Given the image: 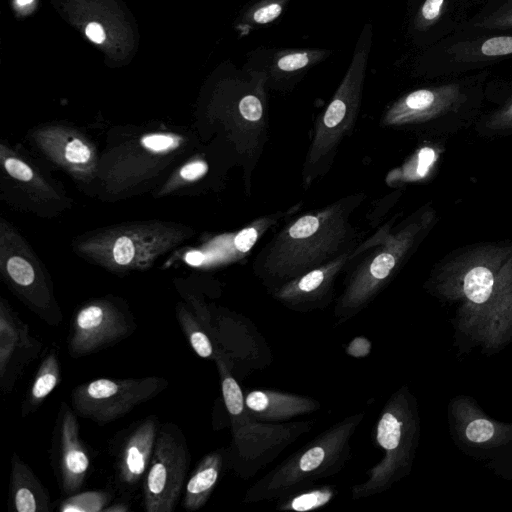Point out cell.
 I'll use <instances>...</instances> for the list:
<instances>
[{
  "label": "cell",
  "instance_id": "cell-1",
  "mask_svg": "<svg viewBox=\"0 0 512 512\" xmlns=\"http://www.w3.org/2000/svg\"><path fill=\"white\" fill-rule=\"evenodd\" d=\"M214 361L231 424L232 441L226 450V463L238 476L247 479L310 431L314 422L282 423L256 419L245 405V396L233 375L231 359L220 348H215Z\"/></svg>",
  "mask_w": 512,
  "mask_h": 512
},
{
  "label": "cell",
  "instance_id": "cell-2",
  "mask_svg": "<svg viewBox=\"0 0 512 512\" xmlns=\"http://www.w3.org/2000/svg\"><path fill=\"white\" fill-rule=\"evenodd\" d=\"M365 417V411L355 412L322 431L258 479L243 501L279 499L339 473L351 457L352 437Z\"/></svg>",
  "mask_w": 512,
  "mask_h": 512
},
{
  "label": "cell",
  "instance_id": "cell-3",
  "mask_svg": "<svg viewBox=\"0 0 512 512\" xmlns=\"http://www.w3.org/2000/svg\"><path fill=\"white\" fill-rule=\"evenodd\" d=\"M185 237L184 230L176 227L130 226L91 238L81 250L111 270L145 269Z\"/></svg>",
  "mask_w": 512,
  "mask_h": 512
},
{
  "label": "cell",
  "instance_id": "cell-4",
  "mask_svg": "<svg viewBox=\"0 0 512 512\" xmlns=\"http://www.w3.org/2000/svg\"><path fill=\"white\" fill-rule=\"evenodd\" d=\"M410 427L408 405L398 391L383 406L375 427V443L383 450V457L366 471L365 481L351 488L353 500L383 493L400 478L409 456Z\"/></svg>",
  "mask_w": 512,
  "mask_h": 512
},
{
  "label": "cell",
  "instance_id": "cell-5",
  "mask_svg": "<svg viewBox=\"0 0 512 512\" xmlns=\"http://www.w3.org/2000/svg\"><path fill=\"white\" fill-rule=\"evenodd\" d=\"M168 385L160 376L94 379L71 391V406L77 416L105 425L152 400Z\"/></svg>",
  "mask_w": 512,
  "mask_h": 512
},
{
  "label": "cell",
  "instance_id": "cell-6",
  "mask_svg": "<svg viewBox=\"0 0 512 512\" xmlns=\"http://www.w3.org/2000/svg\"><path fill=\"white\" fill-rule=\"evenodd\" d=\"M190 454L184 434L173 423L159 428L151 462L143 480L146 512H172L188 472Z\"/></svg>",
  "mask_w": 512,
  "mask_h": 512
},
{
  "label": "cell",
  "instance_id": "cell-7",
  "mask_svg": "<svg viewBox=\"0 0 512 512\" xmlns=\"http://www.w3.org/2000/svg\"><path fill=\"white\" fill-rule=\"evenodd\" d=\"M136 329L128 308L113 298H98L82 305L74 314L68 335L73 358L97 353L130 336Z\"/></svg>",
  "mask_w": 512,
  "mask_h": 512
},
{
  "label": "cell",
  "instance_id": "cell-8",
  "mask_svg": "<svg viewBox=\"0 0 512 512\" xmlns=\"http://www.w3.org/2000/svg\"><path fill=\"white\" fill-rule=\"evenodd\" d=\"M52 463L61 494L80 491L90 470V454L80 437L77 414L63 401L53 433Z\"/></svg>",
  "mask_w": 512,
  "mask_h": 512
},
{
  "label": "cell",
  "instance_id": "cell-9",
  "mask_svg": "<svg viewBox=\"0 0 512 512\" xmlns=\"http://www.w3.org/2000/svg\"><path fill=\"white\" fill-rule=\"evenodd\" d=\"M42 343L30 334L28 325L2 299L0 303V387L14 388L23 370L42 351Z\"/></svg>",
  "mask_w": 512,
  "mask_h": 512
},
{
  "label": "cell",
  "instance_id": "cell-10",
  "mask_svg": "<svg viewBox=\"0 0 512 512\" xmlns=\"http://www.w3.org/2000/svg\"><path fill=\"white\" fill-rule=\"evenodd\" d=\"M159 428L157 417L150 415L137 423L124 439L116 460L117 480L124 487H134L144 478Z\"/></svg>",
  "mask_w": 512,
  "mask_h": 512
},
{
  "label": "cell",
  "instance_id": "cell-11",
  "mask_svg": "<svg viewBox=\"0 0 512 512\" xmlns=\"http://www.w3.org/2000/svg\"><path fill=\"white\" fill-rule=\"evenodd\" d=\"M245 405L253 417L269 422L286 421L321 407L312 397L271 389L250 390L245 395Z\"/></svg>",
  "mask_w": 512,
  "mask_h": 512
},
{
  "label": "cell",
  "instance_id": "cell-12",
  "mask_svg": "<svg viewBox=\"0 0 512 512\" xmlns=\"http://www.w3.org/2000/svg\"><path fill=\"white\" fill-rule=\"evenodd\" d=\"M38 141L50 157L74 173H89L95 165L93 148L79 134L49 128L39 133Z\"/></svg>",
  "mask_w": 512,
  "mask_h": 512
},
{
  "label": "cell",
  "instance_id": "cell-13",
  "mask_svg": "<svg viewBox=\"0 0 512 512\" xmlns=\"http://www.w3.org/2000/svg\"><path fill=\"white\" fill-rule=\"evenodd\" d=\"M8 504L15 512H50L52 509L49 492L16 452L11 457Z\"/></svg>",
  "mask_w": 512,
  "mask_h": 512
},
{
  "label": "cell",
  "instance_id": "cell-14",
  "mask_svg": "<svg viewBox=\"0 0 512 512\" xmlns=\"http://www.w3.org/2000/svg\"><path fill=\"white\" fill-rule=\"evenodd\" d=\"M225 462L224 449L212 451L201 459L185 484L183 508L196 511L207 503L219 481Z\"/></svg>",
  "mask_w": 512,
  "mask_h": 512
},
{
  "label": "cell",
  "instance_id": "cell-15",
  "mask_svg": "<svg viewBox=\"0 0 512 512\" xmlns=\"http://www.w3.org/2000/svg\"><path fill=\"white\" fill-rule=\"evenodd\" d=\"M61 381L58 351L53 348L42 359L21 406V415L35 412Z\"/></svg>",
  "mask_w": 512,
  "mask_h": 512
},
{
  "label": "cell",
  "instance_id": "cell-16",
  "mask_svg": "<svg viewBox=\"0 0 512 512\" xmlns=\"http://www.w3.org/2000/svg\"><path fill=\"white\" fill-rule=\"evenodd\" d=\"M337 490L332 485L307 487L279 498L277 510L307 512L328 505L336 496Z\"/></svg>",
  "mask_w": 512,
  "mask_h": 512
},
{
  "label": "cell",
  "instance_id": "cell-17",
  "mask_svg": "<svg viewBox=\"0 0 512 512\" xmlns=\"http://www.w3.org/2000/svg\"><path fill=\"white\" fill-rule=\"evenodd\" d=\"M178 323L194 352L201 358H215V345L197 316L179 304L176 309Z\"/></svg>",
  "mask_w": 512,
  "mask_h": 512
},
{
  "label": "cell",
  "instance_id": "cell-18",
  "mask_svg": "<svg viewBox=\"0 0 512 512\" xmlns=\"http://www.w3.org/2000/svg\"><path fill=\"white\" fill-rule=\"evenodd\" d=\"M113 495L105 490L76 492L66 496L59 504L60 512H103L111 504Z\"/></svg>",
  "mask_w": 512,
  "mask_h": 512
},
{
  "label": "cell",
  "instance_id": "cell-19",
  "mask_svg": "<svg viewBox=\"0 0 512 512\" xmlns=\"http://www.w3.org/2000/svg\"><path fill=\"white\" fill-rule=\"evenodd\" d=\"M494 277L492 272L481 266L469 270L464 278V293L467 298L477 304L486 302L493 290Z\"/></svg>",
  "mask_w": 512,
  "mask_h": 512
},
{
  "label": "cell",
  "instance_id": "cell-20",
  "mask_svg": "<svg viewBox=\"0 0 512 512\" xmlns=\"http://www.w3.org/2000/svg\"><path fill=\"white\" fill-rule=\"evenodd\" d=\"M321 52L316 51H296L282 55L277 59L276 66L284 72H293L306 67L315 61Z\"/></svg>",
  "mask_w": 512,
  "mask_h": 512
},
{
  "label": "cell",
  "instance_id": "cell-21",
  "mask_svg": "<svg viewBox=\"0 0 512 512\" xmlns=\"http://www.w3.org/2000/svg\"><path fill=\"white\" fill-rule=\"evenodd\" d=\"M445 0H425L416 17L415 25L418 30H427L441 17Z\"/></svg>",
  "mask_w": 512,
  "mask_h": 512
},
{
  "label": "cell",
  "instance_id": "cell-22",
  "mask_svg": "<svg viewBox=\"0 0 512 512\" xmlns=\"http://www.w3.org/2000/svg\"><path fill=\"white\" fill-rule=\"evenodd\" d=\"M476 25L488 29L512 28V0H508Z\"/></svg>",
  "mask_w": 512,
  "mask_h": 512
},
{
  "label": "cell",
  "instance_id": "cell-23",
  "mask_svg": "<svg viewBox=\"0 0 512 512\" xmlns=\"http://www.w3.org/2000/svg\"><path fill=\"white\" fill-rule=\"evenodd\" d=\"M485 57H500L512 54V36H495L486 39L479 47Z\"/></svg>",
  "mask_w": 512,
  "mask_h": 512
},
{
  "label": "cell",
  "instance_id": "cell-24",
  "mask_svg": "<svg viewBox=\"0 0 512 512\" xmlns=\"http://www.w3.org/2000/svg\"><path fill=\"white\" fill-rule=\"evenodd\" d=\"M2 160L6 172L11 177L21 182H34L35 173L27 163L14 156H2Z\"/></svg>",
  "mask_w": 512,
  "mask_h": 512
},
{
  "label": "cell",
  "instance_id": "cell-25",
  "mask_svg": "<svg viewBox=\"0 0 512 512\" xmlns=\"http://www.w3.org/2000/svg\"><path fill=\"white\" fill-rule=\"evenodd\" d=\"M494 434L493 424L486 419H476L466 428L467 438L476 443L489 440Z\"/></svg>",
  "mask_w": 512,
  "mask_h": 512
},
{
  "label": "cell",
  "instance_id": "cell-26",
  "mask_svg": "<svg viewBox=\"0 0 512 512\" xmlns=\"http://www.w3.org/2000/svg\"><path fill=\"white\" fill-rule=\"evenodd\" d=\"M319 227V220L314 216H304L297 220L289 229L292 238H307L314 234Z\"/></svg>",
  "mask_w": 512,
  "mask_h": 512
},
{
  "label": "cell",
  "instance_id": "cell-27",
  "mask_svg": "<svg viewBox=\"0 0 512 512\" xmlns=\"http://www.w3.org/2000/svg\"><path fill=\"white\" fill-rule=\"evenodd\" d=\"M282 4L269 2L258 7L252 14V19L257 24H267L274 21L282 13Z\"/></svg>",
  "mask_w": 512,
  "mask_h": 512
},
{
  "label": "cell",
  "instance_id": "cell-28",
  "mask_svg": "<svg viewBox=\"0 0 512 512\" xmlns=\"http://www.w3.org/2000/svg\"><path fill=\"white\" fill-rule=\"evenodd\" d=\"M395 265V258L390 253L378 255L370 266V273L374 279L382 280L386 278Z\"/></svg>",
  "mask_w": 512,
  "mask_h": 512
},
{
  "label": "cell",
  "instance_id": "cell-29",
  "mask_svg": "<svg viewBox=\"0 0 512 512\" xmlns=\"http://www.w3.org/2000/svg\"><path fill=\"white\" fill-rule=\"evenodd\" d=\"M239 111L243 118L249 121H257L262 117V104L254 95L243 97L239 103Z\"/></svg>",
  "mask_w": 512,
  "mask_h": 512
},
{
  "label": "cell",
  "instance_id": "cell-30",
  "mask_svg": "<svg viewBox=\"0 0 512 512\" xmlns=\"http://www.w3.org/2000/svg\"><path fill=\"white\" fill-rule=\"evenodd\" d=\"M323 282L324 272L319 269L313 270L303 276L297 283V293L305 295L315 293L316 290L323 284Z\"/></svg>",
  "mask_w": 512,
  "mask_h": 512
},
{
  "label": "cell",
  "instance_id": "cell-31",
  "mask_svg": "<svg viewBox=\"0 0 512 512\" xmlns=\"http://www.w3.org/2000/svg\"><path fill=\"white\" fill-rule=\"evenodd\" d=\"M347 105L339 98H335L328 106L324 115V124L329 127H335L345 117Z\"/></svg>",
  "mask_w": 512,
  "mask_h": 512
},
{
  "label": "cell",
  "instance_id": "cell-32",
  "mask_svg": "<svg viewBox=\"0 0 512 512\" xmlns=\"http://www.w3.org/2000/svg\"><path fill=\"white\" fill-rule=\"evenodd\" d=\"M372 343L364 336H357L353 338L345 348L347 355L353 358H364L371 353Z\"/></svg>",
  "mask_w": 512,
  "mask_h": 512
},
{
  "label": "cell",
  "instance_id": "cell-33",
  "mask_svg": "<svg viewBox=\"0 0 512 512\" xmlns=\"http://www.w3.org/2000/svg\"><path fill=\"white\" fill-rule=\"evenodd\" d=\"M208 169V166L203 161H193L187 163L179 170V175L185 181H193L203 176Z\"/></svg>",
  "mask_w": 512,
  "mask_h": 512
},
{
  "label": "cell",
  "instance_id": "cell-34",
  "mask_svg": "<svg viewBox=\"0 0 512 512\" xmlns=\"http://www.w3.org/2000/svg\"><path fill=\"white\" fill-rule=\"evenodd\" d=\"M257 240V231L254 228H246L240 231L234 240L236 248L240 252H247Z\"/></svg>",
  "mask_w": 512,
  "mask_h": 512
},
{
  "label": "cell",
  "instance_id": "cell-35",
  "mask_svg": "<svg viewBox=\"0 0 512 512\" xmlns=\"http://www.w3.org/2000/svg\"><path fill=\"white\" fill-rule=\"evenodd\" d=\"M433 158H434V152L429 148H425L420 152L419 165H418V169H417V172L420 176H423L427 172L430 164L433 161Z\"/></svg>",
  "mask_w": 512,
  "mask_h": 512
},
{
  "label": "cell",
  "instance_id": "cell-36",
  "mask_svg": "<svg viewBox=\"0 0 512 512\" xmlns=\"http://www.w3.org/2000/svg\"><path fill=\"white\" fill-rule=\"evenodd\" d=\"M86 35L95 43H102L105 39V32L102 26L95 22L88 24L86 27Z\"/></svg>",
  "mask_w": 512,
  "mask_h": 512
},
{
  "label": "cell",
  "instance_id": "cell-37",
  "mask_svg": "<svg viewBox=\"0 0 512 512\" xmlns=\"http://www.w3.org/2000/svg\"><path fill=\"white\" fill-rule=\"evenodd\" d=\"M184 260L187 264L191 266H200L204 260L205 255L197 250L189 251L185 254Z\"/></svg>",
  "mask_w": 512,
  "mask_h": 512
},
{
  "label": "cell",
  "instance_id": "cell-38",
  "mask_svg": "<svg viewBox=\"0 0 512 512\" xmlns=\"http://www.w3.org/2000/svg\"><path fill=\"white\" fill-rule=\"evenodd\" d=\"M130 510L129 503L118 502L109 504L103 512H127Z\"/></svg>",
  "mask_w": 512,
  "mask_h": 512
},
{
  "label": "cell",
  "instance_id": "cell-39",
  "mask_svg": "<svg viewBox=\"0 0 512 512\" xmlns=\"http://www.w3.org/2000/svg\"><path fill=\"white\" fill-rule=\"evenodd\" d=\"M16 2L19 6H24L32 3L33 0H16Z\"/></svg>",
  "mask_w": 512,
  "mask_h": 512
},
{
  "label": "cell",
  "instance_id": "cell-40",
  "mask_svg": "<svg viewBox=\"0 0 512 512\" xmlns=\"http://www.w3.org/2000/svg\"><path fill=\"white\" fill-rule=\"evenodd\" d=\"M506 115L512 116V104L508 107V109L506 111Z\"/></svg>",
  "mask_w": 512,
  "mask_h": 512
}]
</instances>
